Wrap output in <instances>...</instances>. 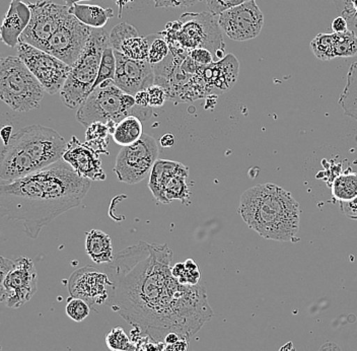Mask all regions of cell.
I'll list each match as a JSON object with an SVG mask.
<instances>
[{
    "mask_svg": "<svg viewBox=\"0 0 357 351\" xmlns=\"http://www.w3.org/2000/svg\"><path fill=\"white\" fill-rule=\"evenodd\" d=\"M172 259L167 244L140 241L100 265L115 285L111 308L158 342L171 332L188 341L213 316L202 286L181 285L173 276Z\"/></svg>",
    "mask_w": 357,
    "mask_h": 351,
    "instance_id": "obj_1",
    "label": "cell"
},
{
    "mask_svg": "<svg viewBox=\"0 0 357 351\" xmlns=\"http://www.w3.org/2000/svg\"><path fill=\"white\" fill-rule=\"evenodd\" d=\"M91 186L63 160L24 178L1 180L0 218L22 221L24 234L35 240L43 227L80 205Z\"/></svg>",
    "mask_w": 357,
    "mask_h": 351,
    "instance_id": "obj_2",
    "label": "cell"
},
{
    "mask_svg": "<svg viewBox=\"0 0 357 351\" xmlns=\"http://www.w3.org/2000/svg\"><path fill=\"white\" fill-rule=\"evenodd\" d=\"M238 211L250 229L267 240L292 241L300 229V203L271 183L245 190Z\"/></svg>",
    "mask_w": 357,
    "mask_h": 351,
    "instance_id": "obj_3",
    "label": "cell"
},
{
    "mask_svg": "<svg viewBox=\"0 0 357 351\" xmlns=\"http://www.w3.org/2000/svg\"><path fill=\"white\" fill-rule=\"evenodd\" d=\"M67 142L57 131L33 124L15 132L0 149V179L17 180L62 160Z\"/></svg>",
    "mask_w": 357,
    "mask_h": 351,
    "instance_id": "obj_4",
    "label": "cell"
},
{
    "mask_svg": "<svg viewBox=\"0 0 357 351\" xmlns=\"http://www.w3.org/2000/svg\"><path fill=\"white\" fill-rule=\"evenodd\" d=\"M153 108L136 105L132 96L115 86L114 80H107L91 91L88 99L78 108L77 119L84 127L100 122L108 125L111 135L116 125L127 116H136L142 121L151 118Z\"/></svg>",
    "mask_w": 357,
    "mask_h": 351,
    "instance_id": "obj_5",
    "label": "cell"
},
{
    "mask_svg": "<svg viewBox=\"0 0 357 351\" xmlns=\"http://www.w3.org/2000/svg\"><path fill=\"white\" fill-rule=\"evenodd\" d=\"M160 33L169 48L183 49L188 52L193 49L204 48L218 60L225 57L222 31L211 13H186L178 21L167 24L166 31Z\"/></svg>",
    "mask_w": 357,
    "mask_h": 351,
    "instance_id": "obj_6",
    "label": "cell"
},
{
    "mask_svg": "<svg viewBox=\"0 0 357 351\" xmlns=\"http://www.w3.org/2000/svg\"><path fill=\"white\" fill-rule=\"evenodd\" d=\"M108 47H111L110 35L104 29H93L84 52L71 67L60 91L62 102L69 109L79 108L91 95L99 73L102 52Z\"/></svg>",
    "mask_w": 357,
    "mask_h": 351,
    "instance_id": "obj_7",
    "label": "cell"
},
{
    "mask_svg": "<svg viewBox=\"0 0 357 351\" xmlns=\"http://www.w3.org/2000/svg\"><path fill=\"white\" fill-rule=\"evenodd\" d=\"M44 93L19 56L0 57V100L10 110L26 113L37 109Z\"/></svg>",
    "mask_w": 357,
    "mask_h": 351,
    "instance_id": "obj_8",
    "label": "cell"
},
{
    "mask_svg": "<svg viewBox=\"0 0 357 351\" xmlns=\"http://www.w3.org/2000/svg\"><path fill=\"white\" fill-rule=\"evenodd\" d=\"M158 156V145L155 138L144 133L138 142L123 147L120 151L116 158L114 172L120 182L138 184L151 175Z\"/></svg>",
    "mask_w": 357,
    "mask_h": 351,
    "instance_id": "obj_9",
    "label": "cell"
},
{
    "mask_svg": "<svg viewBox=\"0 0 357 351\" xmlns=\"http://www.w3.org/2000/svg\"><path fill=\"white\" fill-rule=\"evenodd\" d=\"M188 167L174 160H158L149 175V188L158 202L169 204L178 200L184 204L191 197L187 178Z\"/></svg>",
    "mask_w": 357,
    "mask_h": 351,
    "instance_id": "obj_10",
    "label": "cell"
},
{
    "mask_svg": "<svg viewBox=\"0 0 357 351\" xmlns=\"http://www.w3.org/2000/svg\"><path fill=\"white\" fill-rule=\"evenodd\" d=\"M17 56L46 93L53 96L61 91L70 73V66L41 49L22 42L17 44Z\"/></svg>",
    "mask_w": 357,
    "mask_h": 351,
    "instance_id": "obj_11",
    "label": "cell"
},
{
    "mask_svg": "<svg viewBox=\"0 0 357 351\" xmlns=\"http://www.w3.org/2000/svg\"><path fill=\"white\" fill-rule=\"evenodd\" d=\"M28 6L31 10V21L20 38V42L42 50L70 15L69 6H60L49 0H38Z\"/></svg>",
    "mask_w": 357,
    "mask_h": 351,
    "instance_id": "obj_12",
    "label": "cell"
},
{
    "mask_svg": "<svg viewBox=\"0 0 357 351\" xmlns=\"http://www.w3.org/2000/svg\"><path fill=\"white\" fill-rule=\"evenodd\" d=\"M69 294L84 299L89 306H110L115 297V285L100 265L79 268L68 281Z\"/></svg>",
    "mask_w": 357,
    "mask_h": 351,
    "instance_id": "obj_13",
    "label": "cell"
},
{
    "mask_svg": "<svg viewBox=\"0 0 357 351\" xmlns=\"http://www.w3.org/2000/svg\"><path fill=\"white\" fill-rule=\"evenodd\" d=\"M91 31L70 13L42 50L73 67L84 52Z\"/></svg>",
    "mask_w": 357,
    "mask_h": 351,
    "instance_id": "obj_14",
    "label": "cell"
},
{
    "mask_svg": "<svg viewBox=\"0 0 357 351\" xmlns=\"http://www.w3.org/2000/svg\"><path fill=\"white\" fill-rule=\"evenodd\" d=\"M218 22L229 39L245 42L260 35L264 26V15L257 6L256 0H253L223 11L218 15Z\"/></svg>",
    "mask_w": 357,
    "mask_h": 351,
    "instance_id": "obj_15",
    "label": "cell"
},
{
    "mask_svg": "<svg viewBox=\"0 0 357 351\" xmlns=\"http://www.w3.org/2000/svg\"><path fill=\"white\" fill-rule=\"evenodd\" d=\"M37 270L32 259L21 256L15 260V266L4 281L6 306L17 308L28 303L37 292Z\"/></svg>",
    "mask_w": 357,
    "mask_h": 351,
    "instance_id": "obj_16",
    "label": "cell"
},
{
    "mask_svg": "<svg viewBox=\"0 0 357 351\" xmlns=\"http://www.w3.org/2000/svg\"><path fill=\"white\" fill-rule=\"evenodd\" d=\"M116 73L114 84L128 95L134 96L155 84V67L147 60H133L114 50Z\"/></svg>",
    "mask_w": 357,
    "mask_h": 351,
    "instance_id": "obj_17",
    "label": "cell"
},
{
    "mask_svg": "<svg viewBox=\"0 0 357 351\" xmlns=\"http://www.w3.org/2000/svg\"><path fill=\"white\" fill-rule=\"evenodd\" d=\"M99 156L73 136L71 142L67 143V149L62 160H66L82 178L91 181H105L107 176Z\"/></svg>",
    "mask_w": 357,
    "mask_h": 351,
    "instance_id": "obj_18",
    "label": "cell"
},
{
    "mask_svg": "<svg viewBox=\"0 0 357 351\" xmlns=\"http://www.w3.org/2000/svg\"><path fill=\"white\" fill-rule=\"evenodd\" d=\"M238 69L240 64L238 59L233 54H227L218 62L207 66H199L197 73L204 80L209 93H211L214 89L225 91L231 89L238 78Z\"/></svg>",
    "mask_w": 357,
    "mask_h": 351,
    "instance_id": "obj_19",
    "label": "cell"
},
{
    "mask_svg": "<svg viewBox=\"0 0 357 351\" xmlns=\"http://www.w3.org/2000/svg\"><path fill=\"white\" fill-rule=\"evenodd\" d=\"M31 21V10L22 0H11L6 17L0 26V39L10 47L17 46L20 38Z\"/></svg>",
    "mask_w": 357,
    "mask_h": 351,
    "instance_id": "obj_20",
    "label": "cell"
},
{
    "mask_svg": "<svg viewBox=\"0 0 357 351\" xmlns=\"http://www.w3.org/2000/svg\"><path fill=\"white\" fill-rule=\"evenodd\" d=\"M86 251L96 265L111 263L115 257L110 236L100 230L86 232Z\"/></svg>",
    "mask_w": 357,
    "mask_h": 351,
    "instance_id": "obj_21",
    "label": "cell"
},
{
    "mask_svg": "<svg viewBox=\"0 0 357 351\" xmlns=\"http://www.w3.org/2000/svg\"><path fill=\"white\" fill-rule=\"evenodd\" d=\"M69 13L91 29H104L109 20L114 17L112 8H104L91 4L75 3L69 6Z\"/></svg>",
    "mask_w": 357,
    "mask_h": 351,
    "instance_id": "obj_22",
    "label": "cell"
},
{
    "mask_svg": "<svg viewBox=\"0 0 357 351\" xmlns=\"http://www.w3.org/2000/svg\"><path fill=\"white\" fill-rule=\"evenodd\" d=\"M144 135L142 121L136 116H127L116 125L112 136L114 142L120 147H128L133 144Z\"/></svg>",
    "mask_w": 357,
    "mask_h": 351,
    "instance_id": "obj_23",
    "label": "cell"
},
{
    "mask_svg": "<svg viewBox=\"0 0 357 351\" xmlns=\"http://www.w3.org/2000/svg\"><path fill=\"white\" fill-rule=\"evenodd\" d=\"M339 104L342 107L345 115L357 120V61L350 66L347 75V84Z\"/></svg>",
    "mask_w": 357,
    "mask_h": 351,
    "instance_id": "obj_24",
    "label": "cell"
},
{
    "mask_svg": "<svg viewBox=\"0 0 357 351\" xmlns=\"http://www.w3.org/2000/svg\"><path fill=\"white\" fill-rule=\"evenodd\" d=\"M110 134L111 131L108 125L100 122L93 123L86 127L84 144L98 154H109L107 147H108Z\"/></svg>",
    "mask_w": 357,
    "mask_h": 351,
    "instance_id": "obj_25",
    "label": "cell"
},
{
    "mask_svg": "<svg viewBox=\"0 0 357 351\" xmlns=\"http://www.w3.org/2000/svg\"><path fill=\"white\" fill-rule=\"evenodd\" d=\"M332 193L339 201H348L357 196V174L346 173L337 177L332 186Z\"/></svg>",
    "mask_w": 357,
    "mask_h": 351,
    "instance_id": "obj_26",
    "label": "cell"
},
{
    "mask_svg": "<svg viewBox=\"0 0 357 351\" xmlns=\"http://www.w3.org/2000/svg\"><path fill=\"white\" fill-rule=\"evenodd\" d=\"M335 56L336 57H354L357 55V36L352 31L332 33Z\"/></svg>",
    "mask_w": 357,
    "mask_h": 351,
    "instance_id": "obj_27",
    "label": "cell"
},
{
    "mask_svg": "<svg viewBox=\"0 0 357 351\" xmlns=\"http://www.w3.org/2000/svg\"><path fill=\"white\" fill-rule=\"evenodd\" d=\"M149 45L151 39L147 37H135L126 40L122 44L119 52L125 57L133 60H147L149 57Z\"/></svg>",
    "mask_w": 357,
    "mask_h": 351,
    "instance_id": "obj_28",
    "label": "cell"
},
{
    "mask_svg": "<svg viewBox=\"0 0 357 351\" xmlns=\"http://www.w3.org/2000/svg\"><path fill=\"white\" fill-rule=\"evenodd\" d=\"M116 73V58L114 54V50L112 47L105 49L102 52V59L99 67V73H98L97 80L93 84V91H95L100 84L107 80H114Z\"/></svg>",
    "mask_w": 357,
    "mask_h": 351,
    "instance_id": "obj_29",
    "label": "cell"
},
{
    "mask_svg": "<svg viewBox=\"0 0 357 351\" xmlns=\"http://www.w3.org/2000/svg\"><path fill=\"white\" fill-rule=\"evenodd\" d=\"M311 48L314 56L323 61H330L336 57L332 33H319L311 42Z\"/></svg>",
    "mask_w": 357,
    "mask_h": 351,
    "instance_id": "obj_30",
    "label": "cell"
},
{
    "mask_svg": "<svg viewBox=\"0 0 357 351\" xmlns=\"http://www.w3.org/2000/svg\"><path fill=\"white\" fill-rule=\"evenodd\" d=\"M151 45H149V57L147 61L151 66H158L162 64L169 54V47L167 40L162 37V33L149 35Z\"/></svg>",
    "mask_w": 357,
    "mask_h": 351,
    "instance_id": "obj_31",
    "label": "cell"
},
{
    "mask_svg": "<svg viewBox=\"0 0 357 351\" xmlns=\"http://www.w3.org/2000/svg\"><path fill=\"white\" fill-rule=\"evenodd\" d=\"M106 344L112 351H136L135 343L127 336L122 327L113 328L107 335Z\"/></svg>",
    "mask_w": 357,
    "mask_h": 351,
    "instance_id": "obj_32",
    "label": "cell"
},
{
    "mask_svg": "<svg viewBox=\"0 0 357 351\" xmlns=\"http://www.w3.org/2000/svg\"><path fill=\"white\" fill-rule=\"evenodd\" d=\"M139 37L138 31L132 24L121 22L112 29L110 33V45L113 50L119 52L122 44L130 38Z\"/></svg>",
    "mask_w": 357,
    "mask_h": 351,
    "instance_id": "obj_33",
    "label": "cell"
},
{
    "mask_svg": "<svg viewBox=\"0 0 357 351\" xmlns=\"http://www.w3.org/2000/svg\"><path fill=\"white\" fill-rule=\"evenodd\" d=\"M340 17H344L348 30L357 36V0H333Z\"/></svg>",
    "mask_w": 357,
    "mask_h": 351,
    "instance_id": "obj_34",
    "label": "cell"
},
{
    "mask_svg": "<svg viewBox=\"0 0 357 351\" xmlns=\"http://www.w3.org/2000/svg\"><path fill=\"white\" fill-rule=\"evenodd\" d=\"M66 311L69 318L79 323L88 318L89 313H91V306L84 299L71 297L67 301Z\"/></svg>",
    "mask_w": 357,
    "mask_h": 351,
    "instance_id": "obj_35",
    "label": "cell"
},
{
    "mask_svg": "<svg viewBox=\"0 0 357 351\" xmlns=\"http://www.w3.org/2000/svg\"><path fill=\"white\" fill-rule=\"evenodd\" d=\"M249 1H253V0H206L207 10L209 13L216 17L222 15L223 11L242 6Z\"/></svg>",
    "mask_w": 357,
    "mask_h": 351,
    "instance_id": "obj_36",
    "label": "cell"
},
{
    "mask_svg": "<svg viewBox=\"0 0 357 351\" xmlns=\"http://www.w3.org/2000/svg\"><path fill=\"white\" fill-rule=\"evenodd\" d=\"M146 91L147 95H149V106L151 108H160V107L164 106L167 100V95L162 87L153 84Z\"/></svg>",
    "mask_w": 357,
    "mask_h": 351,
    "instance_id": "obj_37",
    "label": "cell"
},
{
    "mask_svg": "<svg viewBox=\"0 0 357 351\" xmlns=\"http://www.w3.org/2000/svg\"><path fill=\"white\" fill-rule=\"evenodd\" d=\"M13 266H15V261L0 256V303L6 301V288H4V281H6L8 272L13 269Z\"/></svg>",
    "mask_w": 357,
    "mask_h": 351,
    "instance_id": "obj_38",
    "label": "cell"
},
{
    "mask_svg": "<svg viewBox=\"0 0 357 351\" xmlns=\"http://www.w3.org/2000/svg\"><path fill=\"white\" fill-rule=\"evenodd\" d=\"M189 56L198 66H207L214 62L213 54L207 49H193L189 51Z\"/></svg>",
    "mask_w": 357,
    "mask_h": 351,
    "instance_id": "obj_39",
    "label": "cell"
},
{
    "mask_svg": "<svg viewBox=\"0 0 357 351\" xmlns=\"http://www.w3.org/2000/svg\"><path fill=\"white\" fill-rule=\"evenodd\" d=\"M155 8H189L195 6L201 0H153Z\"/></svg>",
    "mask_w": 357,
    "mask_h": 351,
    "instance_id": "obj_40",
    "label": "cell"
},
{
    "mask_svg": "<svg viewBox=\"0 0 357 351\" xmlns=\"http://www.w3.org/2000/svg\"><path fill=\"white\" fill-rule=\"evenodd\" d=\"M340 209L347 218L357 220V196L351 200L340 201Z\"/></svg>",
    "mask_w": 357,
    "mask_h": 351,
    "instance_id": "obj_41",
    "label": "cell"
},
{
    "mask_svg": "<svg viewBox=\"0 0 357 351\" xmlns=\"http://www.w3.org/2000/svg\"><path fill=\"white\" fill-rule=\"evenodd\" d=\"M172 274L181 283L185 285V277H186L187 270L185 268L184 263H178L171 269Z\"/></svg>",
    "mask_w": 357,
    "mask_h": 351,
    "instance_id": "obj_42",
    "label": "cell"
},
{
    "mask_svg": "<svg viewBox=\"0 0 357 351\" xmlns=\"http://www.w3.org/2000/svg\"><path fill=\"white\" fill-rule=\"evenodd\" d=\"M332 30L334 33H345L348 31V24L344 17H338L332 22Z\"/></svg>",
    "mask_w": 357,
    "mask_h": 351,
    "instance_id": "obj_43",
    "label": "cell"
},
{
    "mask_svg": "<svg viewBox=\"0 0 357 351\" xmlns=\"http://www.w3.org/2000/svg\"><path fill=\"white\" fill-rule=\"evenodd\" d=\"M134 99H135L136 105L140 107H145L147 108L149 106V95H147V91H139V93L136 94L134 96Z\"/></svg>",
    "mask_w": 357,
    "mask_h": 351,
    "instance_id": "obj_44",
    "label": "cell"
},
{
    "mask_svg": "<svg viewBox=\"0 0 357 351\" xmlns=\"http://www.w3.org/2000/svg\"><path fill=\"white\" fill-rule=\"evenodd\" d=\"M166 351H188V343L185 339H181L180 341L176 342V343L167 345Z\"/></svg>",
    "mask_w": 357,
    "mask_h": 351,
    "instance_id": "obj_45",
    "label": "cell"
},
{
    "mask_svg": "<svg viewBox=\"0 0 357 351\" xmlns=\"http://www.w3.org/2000/svg\"><path fill=\"white\" fill-rule=\"evenodd\" d=\"M175 144V137H174L173 134H165L162 138H160V145L162 147H171Z\"/></svg>",
    "mask_w": 357,
    "mask_h": 351,
    "instance_id": "obj_46",
    "label": "cell"
},
{
    "mask_svg": "<svg viewBox=\"0 0 357 351\" xmlns=\"http://www.w3.org/2000/svg\"><path fill=\"white\" fill-rule=\"evenodd\" d=\"M13 136V128L10 126H6L0 130V137L4 144L10 142V137Z\"/></svg>",
    "mask_w": 357,
    "mask_h": 351,
    "instance_id": "obj_47",
    "label": "cell"
},
{
    "mask_svg": "<svg viewBox=\"0 0 357 351\" xmlns=\"http://www.w3.org/2000/svg\"><path fill=\"white\" fill-rule=\"evenodd\" d=\"M181 339H183L180 335L177 334V333L171 332L165 337V342L167 344V345H171V344L176 343V342L180 341Z\"/></svg>",
    "mask_w": 357,
    "mask_h": 351,
    "instance_id": "obj_48",
    "label": "cell"
},
{
    "mask_svg": "<svg viewBox=\"0 0 357 351\" xmlns=\"http://www.w3.org/2000/svg\"><path fill=\"white\" fill-rule=\"evenodd\" d=\"M185 264V268H186L187 271H194V270H198L199 268H198L197 264L194 262L192 259H188V260H186V262Z\"/></svg>",
    "mask_w": 357,
    "mask_h": 351,
    "instance_id": "obj_49",
    "label": "cell"
},
{
    "mask_svg": "<svg viewBox=\"0 0 357 351\" xmlns=\"http://www.w3.org/2000/svg\"><path fill=\"white\" fill-rule=\"evenodd\" d=\"M116 2H117L118 6H120V15L119 17H121V13L123 8H124L125 6H127V4L129 3V2H133L134 0H115Z\"/></svg>",
    "mask_w": 357,
    "mask_h": 351,
    "instance_id": "obj_50",
    "label": "cell"
},
{
    "mask_svg": "<svg viewBox=\"0 0 357 351\" xmlns=\"http://www.w3.org/2000/svg\"><path fill=\"white\" fill-rule=\"evenodd\" d=\"M279 351H296V350H294V344H292V342H289V343L283 345Z\"/></svg>",
    "mask_w": 357,
    "mask_h": 351,
    "instance_id": "obj_51",
    "label": "cell"
},
{
    "mask_svg": "<svg viewBox=\"0 0 357 351\" xmlns=\"http://www.w3.org/2000/svg\"><path fill=\"white\" fill-rule=\"evenodd\" d=\"M79 1H84V0H64L67 6H73V4L78 3Z\"/></svg>",
    "mask_w": 357,
    "mask_h": 351,
    "instance_id": "obj_52",
    "label": "cell"
},
{
    "mask_svg": "<svg viewBox=\"0 0 357 351\" xmlns=\"http://www.w3.org/2000/svg\"><path fill=\"white\" fill-rule=\"evenodd\" d=\"M0 351H1V345H0Z\"/></svg>",
    "mask_w": 357,
    "mask_h": 351,
    "instance_id": "obj_53",
    "label": "cell"
}]
</instances>
